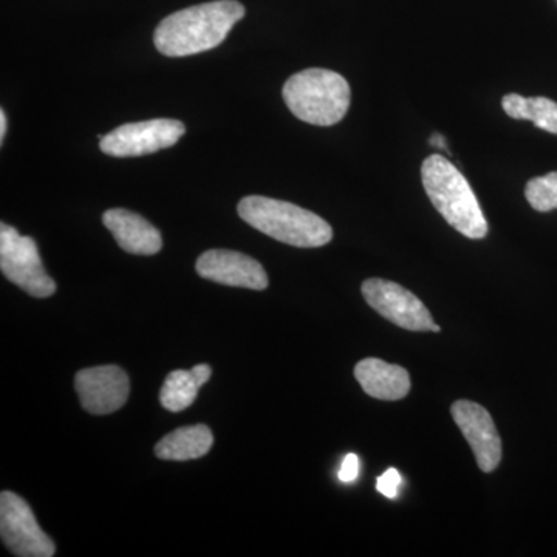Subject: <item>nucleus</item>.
<instances>
[{
    "label": "nucleus",
    "mask_w": 557,
    "mask_h": 557,
    "mask_svg": "<svg viewBox=\"0 0 557 557\" xmlns=\"http://www.w3.org/2000/svg\"><path fill=\"white\" fill-rule=\"evenodd\" d=\"M245 9L236 0H215L172 13L160 22L153 35L164 57L182 58L220 46L234 25L244 20Z\"/></svg>",
    "instance_id": "obj_1"
},
{
    "label": "nucleus",
    "mask_w": 557,
    "mask_h": 557,
    "mask_svg": "<svg viewBox=\"0 0 557 557\" xmlns=\"http://www.w3.org/2000/svg\"><path fill=\"white\" fill-rule=\"evenodd\" d=\"M421 180L432 205L454 230L468 239L486 236L487 222L478 197L449 160L438 153L428 157L421 166Z\"/></svg>",
    "instance_id": "obj_2"
},
{
    "label": "nucleus",
    "mask_w": 557,
    "mask_h": 557,
    "mask_svg": "<svg viewBox=\"0 0 557 557\" xmlns=\"http://www.w3.org/2000/svg\"><path fill=\"white\" fill-rule=\"evenodd\" d=\"M237 211L252 228L292 247H324L333 239L332 226L324 219L288 201L249 196L240 200Z\"/></svg>",
    "instance_id": "obj_3"
},
{
    "label": "nucleus",
    "mask_w": 557,
    "mask_h": 557,
    "mask_svg": "<svg viewBox=\"0 0 557 557\" xmlns=\"http://www.w3.org/2000/svg\"><path fill=\"white\" fill-rule=\"evenodd\" d=\"M282 97L296 119L313 126H333L350 108V86L346 78L327 69L296 73L285 83Z\"/></svg>",
    "instance_id": "obj_4"
},
{
    "label": "nucleus",
    "mask_w": 557,
    "mask_h": 557,
    "mask_svg": "<svg viewBox=\"0 0 557 557\" xmlns=\"http://www.w3.org/2000/svg\"><path fill=\"white\" fill-rule=\"evenodd\" d=\"M0 270L33 298H50L57 292V282L44 269L36 242L7 223L0 225Z\"/></svg>",
    "instance_id": "obj_5"
},
{
    "label": "nucleus",
    "mask_w": 557,
    "mask_h": 557,
    "mask_svg": "<svg viewBox=\"0 0 557 557\" xmlns=\"http://www.w3.org/2000/svg\"><path fill=\"white\" fill-rule=\"evenodd\" d=\"M182 121L157 119L123 124L100 139V148L106 156L141 157L172 148L185 135Z\"/></svg>",
    "instance_id": "obj_6"
},
{
    "label": "nucleus",
    "mask_w": 557,
    "mask_h": 557,
    "mask_svg": "<svg viewBox=\"0 0 557 557\" xmlns=\"http://www.w3.org/2000/svg\"><path fill=\"white\" fill-rule=\"evenodd\" d=\"M0 534L14 556L51 557L57 553L53 541L36 522L32 508L17 494H0Z\"/></svg>",
    "instance_id": "obj_7"
},
{
    "label": "nucleus",
    "mask_w": 557,
    "mask_h": 557,
    "mask_svg": "<svg viewBox=\"0 0 557 557\" xmlns=\"http://www.w3.org/2000/svg\"><path fill=\"white\" fill-rule=\"evenodd\" d=\"M361 289L366 302L392 324L410 332H432V314L409 289L379 277L368 278Z\"/></svg>",
    "instance_id": "obj_8"
},
{
    "label": "nucleus",
    "mask_w": 557,
    "mask_h": 557,
    "mask_svg": "<svg viewBox=\"0 0 557 557\" xmlns=\"http://www.w3.org/2000/svg\"><path fill=\"white\" fill-rule=\"evenodd\" d=\"M75 388L83 408L94 416H108L126 405L129 376L119 366H100L78 372Z\"/></svg>",
    "instance_id": "obj_9"
},
{
    "label": "nucleus",
    "mask_w": 557,
    "mask_h": 557,
    "mask_svg": "<svg viewBox=\"0 0 557 557\" xmlns=\"http://www.w3.org/2000/svg\"><path fill=\"white\" fill-rule=\"evenodd\" d=\"M483 472H493L502 460V440L490 412L478 403L460 399L450 408Z\"/></svg>",
    "instance_id": "obj_10"
},
{
    "label": "nucleus",
    "mask_w": 557,
    "mask_h": 557,
    "mask_svg": "<svg viewBox=\"0 0 557 557\" xmlns=\"http://www.w3.org/2000/svg\"><path fill=\"white\" fill-rule=\"evenodd\" d=\"M197 273L207 281L262 292L269 287V276L258 260L230 249H209L196 263Z\"/></svg>",
    "instance_id": "obj_11"
},
{
    "label": "nucleus",
    "mask_w": 557,
    "mask_h": 557,
    "mask_svg": "<svg viewBox=\"0 0 557 557\" xmlns=\"http://www.w3.org/2000/svg\"><path fill=\"white\" fill-rule=\"evenodd\" d=\"M102 223L115 237L116 244L131 255L152 256L163 247L160 231L137 212L109 209L102 215Z\"/></svg>",
    "instance_id": "obj_12"
},
{
    "label": "nucleus",
    "mask_w": 557,
    "mask_h": 557,
    "mask_svg": "<svg viewBox=\"0 0 557 557\" xmlns=\"http://www.w3.org/2000/svg\"><path fill=\"white\" fill-rule=\"evenodd\" d=\"M355 379L369 397L383 401H398L410 391L408 370L388 364L379 358L362 359L355 368Z\"/></svg>",
    "instance_id": "obj_13"
},
{
    "label": "nucleus",
    "mask_w": 557,
    "mask_h": 557,
    "mask_svg": "<svg viewBox=\"0 0 557 557\" xmlns=\"http://www.w3.org/2000/svg\"><path fill=\"white\" fill-rule=\"evenodd\" d=\"M214 437L211 429L205 424L180 428L161 438L156 446V456L161 460L186 461L207 456L212 448Z\"/></svg>",
    "instance_id": "obj_14"
},
{
    "label": "nucleus",
    "mask_w": 557,
    "mask_h": 557,
    "mask_svg": "<svg viewBox=\"0 0 557 557\" xmlns=\"http://www.w3.org/2000/svg\"><path fill=\"white\" fill-rule=\"evenodd\" d=\"M502 108L515 120H528L539 129L557 135V102L548 98H525L509 94L502 100Z\"/></svg>",
    "instance_id": "obj_15"
},
{
    "label": "nucleus",
    "mask_w": 557,
    "mask_h": 557,
    "mask_svg": "<svg viewBox=\"0 0 557 557\" xmlns=\"http://www.w3.org/2000/svg\"><path fill=\"white\" fill-rule=\"evenodd\" d=\"M200 387L193 370H174L166 376L161 387V406L170 412H183L196 401Z\"/></svg>",
    "instance_id": "obj_16"
},
{
    "label": "nucleus",
    "mask_w": 557,
    "mask_h": 557,
    "mask_svg": "<svg viewBox=\"0 0 557 557\" xmlns=\"http://www.w3.org/2000/svg\"><path fill=\"white\" fill-rule=\"evenodd\" d=\"M525 197L531 208L539 212L557 209V172L530 180L527 183Z\"/></svg>",
    "instance_id": "obj_17"
},
{
    "label": "nucleus",
    "mask_w": 557,
    "mask_h": 557,
    "mask_svg": "<svg viewBox=\"0 0 557 557\" xmlns=\"http://www.w3.org/2000/svg\"><path fill=\"white\" fill-rule=\"evenodd\" d=\"M401 485V475L395 468L387 469L376 483V490L383 494L384 497L395 498L398 494V487Z\"/></svg>",
    "instance_id": "obj_18"
},
{
    "label": "nucleus",
    "mask_w": 557,
    "mask_h": 557,
    "mask_svg": "<svg viewBox=\"0 0 557 557\" xmlns=\"http://www.w3.org/2000/svg\"><path fill=\"white\" fill-rule=\"evenodd\" d=\"M359 471V460L355 454H348L346 458H344L343 467H341L339 471V480L344 483L354 482L355 479L358 478Z\"/></svg>",
    "instance_id": "obj_19"
},
{
    "label": "nucleus",
    "mask_w": 557,
    "mask_h": 557,
    "mask_svg": "<svg viewBox=\"0 0 557 557\" xmlns=\"http://www.w3.org/2000/svg\"><path fill=\"white\" fill-rule=\"evenodd\" d=\"M190 370H193L194 376H196V380L199 381L200 386H205L209 379H211L212 370L208 364H199Z\"/></svg>",
    "instance_id": "obj_20"
},
{
    "label": "nucleus",
    "mask_w": 557,
    "mask_h": 557,
    "mask_svg": "<svg viewBox=\"0 0 557 557\" xmlns=\"http://www.w3.org/2000/svg\"><path fill=\"white\" fill-rule=\"evenodd\" d=\"M431 145L437 149L448 150V148H446L445 137H442L440 134L432 135Z\"/></svg>",
    "instance_id": "obj_21"
},
{
    "label": "nucleus",
    "mask_w": 557,
    "mask_h": 557,
    "mask_svg": "<svg viewBox=\"0 0 557 557\" xmlns=\"http://www.w3.org/2000/svg\"><path fill=\"white\" fill-rule=\"evenodd\" d=\"M7 134V115L5 110H0V143H3Z\"/></svg>",
    "instance_id": "obj_22"
},
{
    "label": "nucleus",
    "mask_w": 557,
    "mask_h": 557,
    "mask_svg": "<svg viewBox=\"0 0 557 557\" xmlns=\"http://www.w3.org/2000/svg\"><path fill=\"white\" fill-rule=\"evenodd\" d=\"M440 329L437 324H434V327H432V332H435V333H438L440 332Z\"/></svg>",
    "instance_id": "obj_23"
}]
</instances>
